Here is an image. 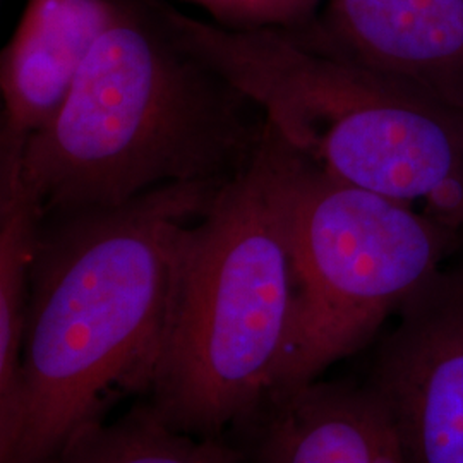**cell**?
Returning a JSON list of instances; mask_svg holds the SVG:
<instances>
[{"label":"cell","instance_id":"1","mask_svg":"<svg viewBox=\"0 0 463 463\" xmlns=\"http://www.w3.org/2000/svg\"><path fill=\"white\" fill-rule=\"evenodd\" d=\"M220 187L164 185L120 206L43 215L0 463H52L120 398L149 395L179 233Z\"/></svg>","mask_w":463,"mask_h":463},{"label":"cell","instance_id":"2","mask_svg":"<svg viewBox=\"0 0 463 463\" xmlns=\"http://www.w3.org/2000/svg\"><path fill=\"white\" fill-rule=\"evenodd\" d=\"M164 0H120L59 112L24 146L43 215L126 204L175 184L223 185L268 120L174 33Z\"/></svg>","mask_w":463,"mask_h":463},{"label":"cell","instance_id":"3","mask_svg":"<svg viewBox=\"0 0 463 463\" xmlns=\"http://www.w3.org/2000/svg\"><path fill=\"white\" fill-rule=\"evenodd\" d=\"M298 153L269 124L261 148L177 239L149 403L174 428L227 436L269 397L288 330Z\"/></svg>","mask_w":463,"mask_h":463},{"label":"cell","instance_id":"4","mask_svg":"<svg viewBox=\"0 0 463 463\" xmlns=\"http://www.w3.org/2000/svg\"><path fill=\"white\" fill-rule=\"evenodd\" d=\"M164 14L290 148L331 177L412 204L462 165L458 112L304 32L231 30L170 0Z\"/></svg>","mask_w":463,"mask_h":463},{"label":"cell","instance_id":"5","mask_svg":"<svg viewBox=\"0 0 463 463\" xmlns=\"http://www.w3.org/2000/svg\"><path fill=\"white\" fill-rule=\"evenodd\" d=\"M288 237L294 298L269 397L367 347L463 246L411 203L331 177L300 155Z\"/></svg>","mask_w":463,"mask_h":463},{"label":"cell","instance_id":"6","mask_svg":"<svg viewBox=\"0 0 463 463\" xmlns=\"http://www.w3.org/2000/svg\"><path fill=\"white\" fill-rule=\"evenodd\" d=\"M407 463H463V265L445 266L398 311L365 381Z\"/></svg>","mask_w":463,"mask_h":463},{"label":"cell","instance_id":"7","mask_svg":"<svg viewBox=\"0 0 463 463\" xmlns=\"http://www.w3.org/2000/svg\"><path fill=\"white\" fill-rule=\"evenodd\" d=\"M300 32L463 112V0H325Z\"/></svg>","mask_w":463,"mask_h":463},{"label":"cell","instance_id":"8","mask_svg":"<svg viewBox=\"0 0 463 463\" xmlns=\"http://www.w3.org/2000/svg\"><path fill=\"white\" fill-rule=\"evenodd\" d=\"M235 432L252 463H407L367 383L317 380L269 397Z\"/></svg>","mask_w":463,"mask_h":463},{"label":"cell","instance_id":"9","mask_svg":"<svg viewBox=\"0 0 463 463\" xmlns=\"http://www.w3.org/2000/svg\"><path fill=\"white\" fill-rule=\"evenodd\" d=\"M120 0H28L0 55V126L23 136L62 107Z\"/></svg>","mask_w":463,"mask_h":463},{"label":"cell","instance_id":"10","mask_svg":"<svg viewBox=\"0 0 463 463\" xmlns=\"http://www.w3.org/2000/svg\"><path fill=\"white\" fill-rule=\"evenodd\" d=\"M28 136L0 126V424L13 414L43 204L24 175Z\"/></svg>","mask_w":463,"mask_h":463},{"label":"cell","instance_id":"11","mask_svg":"<svg viewBox=\"0 0 463 463\" xmlns=\"http://www.w3.org/2000/svg\"><path fill=\"white\" fill-rule=\"evenodd\" d=\"M52 463H252L242 445L225 436H198L174 428L153 405H136L114 422L83 432Z\"/></svg>","mask_w":463,"mask_h":463},{"label":"cell","instance_id":"12","mask_svg":"<svg viewBox=\"0 0 463 463\" xmlns=\"http://www.w3.org/2000/svg\"><path fill=\"white\" fill-rule=\"evenodd\" d=\"M419 203L422 215L463 242V164L434 184Z\"/></svg>","mask_w":463,"mask_h":463},{"label":"cell","instance_id":"13","mask_svg":"<svg viewBox=\"0 0 463 463\" xmlns=\"http://www.w3.org/2000/svg\"><path fill=\"white\" fill-rule=\"evenodd\" d=\"M252 30H302L315 21L325 0H250Z\"/></svg>","mask_w":463,"mask_h":463},{"label":"cell","instance_id":"14","mask_svg":"<svg viewBox=\"0 0 463 463\" xmlns=\"http://www.w3.org/2000/svg\"><path fill=\"white\" fill-rule=\"evenodd\" d=\"M204 9L212 21L231 30H252L250 0H181Z\"/></svg>","mask_w":463,"mask_h":463},{"label":"cell","instance_id":"15","mask_svg":"<svg viewBox=\"0 0 463 463\" xmlns=\"http://www.w3.org/2000/svg\"><path fill=\"white\" fill-rule=\"evenodd\" d=\"M458 122H460V131H462L463 137V112H458Z\"/></svg>","mask_w":463,"mask_h":463}]
</instances>
